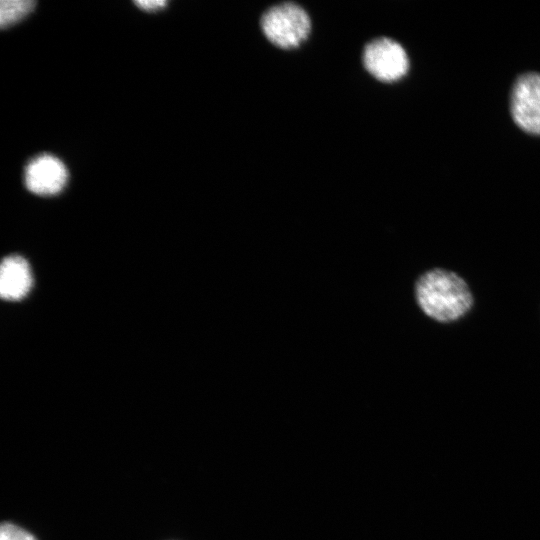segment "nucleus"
Wrapping results in <instances>:
<instances>
[{
	"label": "nucleus",
	"instance_id": "1",
	"mask_svg": "<svg viewBox=\"0 0 540 540\" xmlns=\"http://www.w3.org/2000/svg\"><path fill=\"white\" fill-rule=\"evenodd\" d=\"M416 301L421 310L438 322L462 318L473 305V296L463 278L441 268L422 274L415 286Z\"/></svg>",
	"mask_w": 540,
	"mask_h": 540
},
{
	"label": "nucleus",
	"instance_id": "5",
	"mask_svg": "<svg viewBox=\"0 0 540 540\" xmlns=\"http://www.w3.org/2000/svg\"><path fill=\"white\" fill-rule=\"evenodd\" d=\"M68 173L61 160L49 154L32 159L25 169L27 189L38 195H54L65 186Z\"/></svg>",
	"mask_w": 540,
	"mask_h": 540
},
{
	"label": "nucleus",
	"instance_id": "2",
	"mask_svg": "<svg viewBox=\"0 0 540 540\" xmlns=\"http://www.w3.org/2000/svg\"><path fill=\"white\" fill-rule=\"evenodd\" d=\"M260 27L272 44L289 49L307 39L311 32V19L303 7L285 1L271 6L262 14Z\"/></svg>",
	"mask_w": 540,
	"mask_h": 540
},
{
	"label": "nucleus",
	"instance_id": "3",
	"mask_svg": "<svg viewBox=\"0 0 540 540\" xmlns=\"http://www.w3.org/2000/svg\"><path fill=\"white\" fill-rule=\"evenodd\" d=\"M362 61L365 69L383 82L401 79L409 68L404 48L388 37H379L368 42L363 50Z\"/></svg>",
	"mask_w": 540,
	"mask_h": 540
},
{
	"label": "nucleus",
	"instance_id": "7",
	"mask_svg": "<svg viewBox=\"0 0 540 540\" xmlns=\"http://www.w3.org/2000/svg\"><path fill=\"white\" fill-rule=\"evenodd\" d=\"M35 2L32 0H2L0 2V24L4 28L30 13Z\"/></svg>",
	"mask_w": 540,
	"mask_h": 540
},
{
	"label": "nucleus",
	"instance_id": "4",
	"mask_svg": "<svg viewBox=\"0 0 540 540\" xmlns=\"http://www.w3.org/2000/svg\"><path fill=\"white\" fill-rule=\"evenodd\" d=\"M511 114L521 129L540 134V74L526 73L516 80L511 94Z\"/></svg>",
	"mask_w": 540,
	"mask_h": 540
},
{
	"label": "nucleus",
	"instance_id": "9",
	"mask_svg": "<svg viewBox=\"0 0 540 540\" xmlns=\"http://www.w3.org/2000/svg\"><path fill=\"white\" fill-rule=\"evenodd\" d=\"M135 4L144 10L154 11L165 6L166 1L164 0H139V1H135Z\"/></svg>",
	"mask_w": 540,
	"mask_h": 540
},
{
	"label": "nucleus",
	"instance_id": "6",
	"mask_svg": "<svg viewBox=\"0 0 540 540\" xmlns=\"http://www.w3.org/2000/svg\"><path fill=\"white\" fill-rule=\"evenodd\" d=\"M28 262L18 255L6 257L0 268V294L5 300L15 301L25 297L32 286Z\"/></svg>",
	"mask_w": 540,
	"mask_h": 540
},
{
	"label": "nucleus",
	"instance_id": "8",
	"mask_svg": "<svg viewBox=\"0 0 540 540\" xmlns=\"http://www.w3.org/2000/svg\"><path fill=\"white\" fill-rule=\"evenodd\" d=\"M0 540H37L28 531L8 522L0 527Z\"/></svg>",
	"mask_w": 540,
	"mask_h": 540
}]
</instances>
